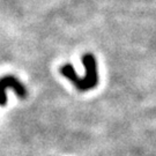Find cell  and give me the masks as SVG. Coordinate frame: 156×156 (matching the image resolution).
Returning a JSON list of instances; mask_svg holds the SVG:
<instances>
[{
  "label": "cell",
  "instance_id": "6da1fadb",
  "mask_svg": "<svg viewBox=\"0 0 156 156\" xmlns=\"http://www.w3.org/2000/svg\"><path fill=\"white\" fill-rule=\"evenodd\" d=\"M82 64L86 69L83 78H79L71 64L62 66L60 73L62 76L67 78L80 91H87L95 88L98 83V73H97V62L96 58L91 53H86L82 56Z\"/></svg>",
  "mask_w": 156,
  "mask_h": 156
},
{
  "label": "cell",
  "instance_id": "7a4b0ae2",
  "mask_svg": "<svg viewBox=\"0 0 156 156\" xmlns=\"http://www.w3.org/2000/svg\"><path fill=\"white\" fill-rule=\"evenodd\" d=\"M11 88L15 91V94L20 98H24L27 96V89L23 86L20 80H17L13 75H6L4 78L0 79V105H5L7 102V96H6V90Z\"/></svg>",
  "mask_w": 156,
  "mask_h": 156
}]
</instances>
